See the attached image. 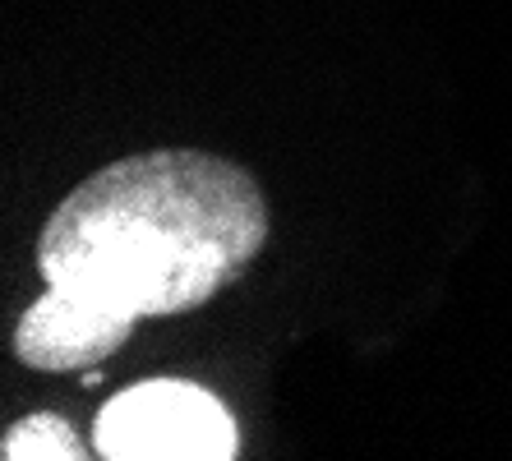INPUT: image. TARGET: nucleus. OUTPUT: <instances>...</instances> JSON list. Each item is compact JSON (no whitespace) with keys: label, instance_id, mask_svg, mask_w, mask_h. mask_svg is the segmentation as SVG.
Returning <instances> with one entry per match:
<instances>
[{"label":"nucleus","instance_id":"3","mask_svg":"<svg viewBox=\"0 0 512 461\" xmlns=\"http://www.w3.org/2000/svg\"><path fill=\"white\" fill-rule=\"evenodd\" d=\"M0 457L5 461H84L88 448H84V438L74 434L60 415L37 411V415H28V420L5 429Z\"/></svg>","mask_w":512,"mask_h":461},{"label":"nucleus","instance_id":"2","mask_svg":"<svg viewBox=\"0 0 512 461\" xmlns=\"http://www.w3.org/2000/svg\"><path fill=\"white\" fill-rule=\"evenodd\" d=\"M93 452L102 461H231L240 429L217 392L185 379H148L97 411Z\"/></svg>","mask_w":512,"mask_h":461},{"label":"nucleus","instance_id":"1","mask_svg":"<svg viewBox=\"0 0 512 461\" xmlns=\"http://www.w3.org/2000/svg\"><path fill=\"white\" fill-rule=\"evenodd\" d=\"M263 240L268 203L250 171L162 148L74 185L42 226L37 272L120 351L139 323L190 314L240 282Z\"/></svg>","mask_w":512,"mask_h":461}]
</instances>
